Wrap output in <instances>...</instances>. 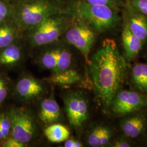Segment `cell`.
Masks as SVG:
<instances>
[{"mask_svg": "<svg viewBox=\"0 0 147 147\" xmlns=\"http://www.w3.org/2000/svg\"><path fill=\"white\" fill-rule=\"evenodd\" d=\"M89 65L96 94L104 109L121 90L125 78L126 62L116 42L106 39L89 59Z\"/></svg>", "mask_w": 147, "mask_h": 147, "instance_id": "1", "label": "cell"}, {"mask_svg": "<svg viewBox=\"0 0 147 147\" xmlns=\"http://www.w3.org/2000/svg\"><path fill=\"white\" fill-rule=\"evenodd\" d=\"M62 11L53 0L19 1L14 5L13 19L20 28L29 31L49 16Z\"/></svg>", "mask_w": 147, "mask_h": 147, "instance_id": "2", "label": "cell"}, {"mask_svg": "<svg viewBox=\"0 0 147 147\" xmlns=\"http://www.w3.org/2000/svg\"><path fill=\"white\" fill-rule=\"evenodd\" d=\"M71 9L74 14L82 18L98 32L110 31L121 21L119 9L107 5H90L78 0L72 4Z\"/></svg>", "mask_w": 147, "mask_h": 147, "instance_id": "3", "label": "cell"}, {"mask_svg": "<svg viewBox=\"0 0 147 147\" xmlns=\"http://www.w3.org/2000/svg\"><path fill=\"white\" fill-rule=\"evenodd\" d=\"M71 13V12H70ZM61 11L49 16L28 32V39L33 47H41L56 41L70 25L73 14Z\"/></svg>", "mask_w": 147, "mask_h": 147, "instance_id": "4", "label": "cell"}, {"mask_svg": "<svg viewBox=\"0 0 147 147\" xmlns=\"http://www.w3.org/2000/svg\"><path fill=\"white\" fill-rule=\"evenodd\" d=\"M73 15L72 21L65 32V38L69 44L79 50L86 63L89 64V53L96 38L95 31L82 18Z\"/></svg>", "mask_w": 147, "mask_h": 147, "instance_id": "5", "label": "cell"}, {"mask_svg": "<svg viewBox=\"0 0 147 147\" xmlns=\"http://www.w3.org/2000/svg\"><path fill=\"white\" fill-rule=\"evenodd\" d=\"M147 107V96L129 90H120L112 101L110 108L117 116H125Z\"/></svg>", "mask_w": 147, "mask_h": 147, "instance_id": "6", "label": "cell"}, {"mask_svg": "<svg viewBox=\"0 0 147 147\" xmlns=\"http://www.w3.org/2000/svg\"><path fill=\"white\" fill-rule=\"evenodd\" d=\"M8 112L11 120V137L24 144L31 141L36 133L35 121L31 114L17 108Z\"/></svg>", "mask_w": 147, "mask_h": 147, "instance_id": "7", "label": "cell"}, {"mask_svg": "<svg viewBox=\"0 0 147 147\" xmlns=\"http://www.w3.org/2000/svg\"><path fill=\"white\" fill-rule=\"evenodd\" d=\"M65 110L70 124L80 127L88 117V107L84 96L80 93L73 92L64 99Z\"/></svg>", "mask_w": 147, "mask_h": 147, "instance_id": "8", "label": "cell"}, {"mask_svg": "<svg viewBox=\"0 0 147 147\" xmlns=\"http://www.w3.org/2000/svg\"><path fill=\"white\" fill-rule=\"evenodd\" d=\"M124 24L143 42L147 41V17L125 4L123 7Z\"/></svg>", "mask_w": 147, "mask_h": 147, "instance_id": "9", "label": "cell"}, {"mask_svg": "<svg viewBox=\"0 0 147 147\" xmlns=\"http://www.w3.org/2000/svg\"><path fill=\"white\" fill-rule=\"evenodd\" d=\"M147 126V116L137 112L127 115L121 122V131L128 138H136L140 136Z\"/></svg>", "mask_w": 147, "mask_h": 147, "instance_id": "10", "label": "cell"}, {"mask_svg": "<svg viewBox=\"0 0 147 147\" xmlns=\"http://www.w3.org/2000/svg\"><path fill=\"white\" fill-rule=\"evenodd\" d=\"M16 91L20 99L30 100L42 94L43 87L36 79L31 76H25L18 81L16 85Z\"/></svg>", "mask_w": 147, "mask_h": 147, "instance_id": "11", "label": "cell"}, {"mask_svg": "<svg viewBox=\"0 0 147 147\" xmlns=\"http://www.w3.org/2000/svg\"><path fill=\"white\" fill-rule=\"evenodd\" d=\"M121 38L124 50V57L126 61L130 62L136 57L141 50L144 42L134 35L124 24Z\"/></svg>", "mask_w": 147, "mask_h": 147, "instance_id": "12", "label": "cell"}, {"mask_svg": "<svg viewBox=\"0 0 147 147\" xmlns=\"http://www.w3.org/2000/svg\"><path fill=\"white\" fill-rule=\"evenodd\" d=\"M39 110L40 120L46 125L57 121L61 116L59 106L53 96L42 100Z\"/></svg>", "mask_w": 147, "mask_h": 147, "instance_id": "13", "label": "cell"}, {"mask_svg": "<svg viewBox=\"0 0 147 147\" xmlns=\"http://www.w3.org/2000/svg\"><path fill=\"white\" fill-rule=\"evenodd\" d=\"M113 131L108 126L98 125L93 128L87 137V143L90 147L105 146L110 142Z\"/></svg>", "mask_w": 147, "mask_h": 147, "instance_id": "14", "label": "cell"}, {"mask_svg": "<svg viewBox=\"0 0 147 147\" xmlns=\"http://www.w3.org/2000/svg\"><path fill=\"white\" fill-rule=\"evenodd\" d=\"M19 31L20 28L13 18L0 22V50L15 42Z\"/></svg>", "mask_w": 147, "mask_h": 147, "instance_id": "15", "label": "cell"}, {"mask_svg": "<svg viewBox=\"0 0 147 147\" xmlns=\"http://www.w3.org/2000/svg\"><path fill=\"white\" fill-rule=\"evenodd\" d=\"M22 57L20 47L15 42L0 50V66L11 67L18 63Z\"/></svg>", "mask_w": 147, "mask_h": 147, "instance_id": "16", "label": "cell"}, {"mask_svg": "<svg viewBox=\"0 0 147 147\" xmlns=\"http://www.w3.org/2000/svg\"><path fill=\"white\" fill-rule=\"evenodd\" d=\"M81 80V76L75 70L69 69L59 73H55L51 76L47 78L48 82L61 86H69L76 84Z\"/></svg>", "mask_w": 147, "mask_h": 147, "instance_id": "17", "label": "cell"}, {"mask_svg": "<svg viewBox=\"0 0 147 147\" xmlns=\"http://www.w3.org/2000/svg\"><path fill=\"white\" fill-rule=\"evenodd\" d=\"M131 81L139 92L147 93V64L137 63L132 67Z\"/></svg>", "mask_w": 147, "mask_h": 147, "instance_id": "18", "label": "cell"}, {"mask_svg": "<svg viewBox=\"0 0 147 147\" xmlns=\"http://www.w3.org/2000/svg\"><path fill=\"white\" fill-rule=\"evenodd\" d=\"M44 134L47 140L53 143L65 141L70 136V131L66 126L59 124H53L44 130Z\"/></svg>", "mask_w": 147, "mask_h": 147, "instance_id": "19", "label": "cell"}, {"mask_svg": "<svg viewBox=\"0 0 147 147\" xmlns=\"http://www.w3.org/2000/svg\"><path fill=\"white\" fill-rule=\"evenodd\" d=\"M71 63V55L68 50L65 48H59L57 65L53 73H59L70 69Z\"/></svg>", "mask_w": 147, "mask_h": 147, "instance_id": "20", "label": "cell"}, {"mask_svg": "<svg viewBox=\"0 0 147 147\" xmlns=\"http://www.w3.org/2000/svg\"><path fill=\"white\" fill-rule=\"evenodd\" d=\"M59 47L49 50L44 53L40 58V63L45 68L53 71L57 65Z\"/></svg>", "mask_w": 147, "mask_h": 147, "instance_id": "21", "label": "cell"}, {"mask_svg": "<svg viewBox=\"0 0 147 147\" xmlns=\"http://www.w3.org/2000/svg\"><path fill=\"white\" fill-rule=\"evenodd\" d=\"M14 5L8 0H0V22L13 18Z\"/></svg>", "mask_w": 147, "mask_h": 147, "instance_id": "22", "label": "cell"}, {"mask_svg": "<svg viewBox=\"0 0 147 147\" xmlns=\"http://www.w3.org/2000/svg\"><path fill=\"white\" fill-rule=\"evenodd\" d=\"M86 3L94 5H107L119 9L123 5L122 0H80Z\"/></svg>", "mask_w": 147, "mask_h": 147, "instance_id": "23", "label": "cell"}, {"mask_svg": "<svg viewBox=\"0 0 147 147\" xmlns=\"http://www.w3.org/2000/svg\"><path fill=\"white\" fill-rule=\"evenodd\" d=\"M125 4L147 17V0H126Z\"/></svg>", "mask_w": 147, "mask_h": 147, "instance_id": "24", "label": "cell"}, {"mask_svg": "<svg viewBox=\"0 0 147 147\" xmlns=\"http://www.w3.org/2000/svg\"><path fill=\"white\" fill-rule=\"evenodd\" d=\"M8 94V88L5 79L0 75V105L5 101Z\"/></svg>", "mask_w": 147, "mask_h": 147, "instance_id": "25", "label": "cell"}, {"mask_svg": "<svg viewBox=\"0 0 147 147\" xmlns=\"http://www.w3.org/2000/svg\"><path fill=\"white\" fill-rule=\"evenodd\" d=\"M2 147H23L25 144L19 141L13 137H8L3 141Z\"/></svg>", "mask_w": 147, "mask_h": 147, "instance_id": "26", "label": "cell"}, {"mask_svg": "<svg viewBox=\"0 0 147 147\" xmlns=\"http://www.w3.org/2000/svg\"><path fill=\"white\" fill-rule=\"evenodd\" d=\"M112 147H129L131 146L130 142L127 141L125 138L121 137L117 139L112 143Z\"/></svg>", "mask_w": 147, "mask_h": 147, "instance_id": "27", "label": "cell"}, {"mask_svg": "<svg viewBox=\"0 0 147 147\" xmlns=\"http://www.w3.org/2000/svg\"><path fill=\"white\" fill-rule=\"evenodd\" d=\"M82 146V144L81 142L74 138H68L64 143L65 147H81Z\"/></svg>", "mask_w": 147, "mask_h": 147, "instance_id": "28", "label": "cell"}, {"mask_svg": "<svg viewBox=\"0 0 147 147\" xmlns=\"http://www.w3.org/2000/svg\"><path fill=\"white\" fill-rule=\"evenodd\" d=\"M3 140H4V138H3V135H2V132H1V126H0V141H3Z\"/></svg>", "mask_w": 147, "mask_h": 147, "instance_id": "29", "label": "cell"}, {"mask_svg": "<svg viewBox=\"0 0 147 147\" xmlns=\"http://www.w3.org/2000/svg\"><path fill=\"white\" fill-rule=\"evenodd\" d=\"M19 1H37V0H19Z\"/></svg>", "mask_w": 147, "mask_h": 147, "instance_id": "30", "label": "cell"}, {"mask_svg": "<svg viewBox=\"0 0 147 147\" xmlns=\"http://www.w3.org/2000/svg\"><path fill=\"white\" fill-rule=\"evenodd\" d=\"M8 1H11V0H8Z\"/></svg>", "mask_w": 147, "mask_h": 147, "instance_id": "31", "label": "cell"}]
</instances>
